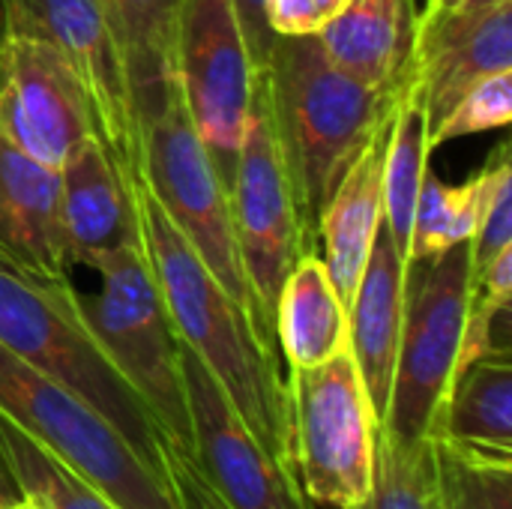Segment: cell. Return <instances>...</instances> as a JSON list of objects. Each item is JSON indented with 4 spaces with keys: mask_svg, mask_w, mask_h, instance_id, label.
<instances>
[{
    "mask_svg": "<svg viewBox=\"0 0 512 509\" xmlns=\"http://www.w3.org/2000/svg\"><path fill=\"white\" fill-rule=\"evenodd\" d=\"M138 207L141 246L180 342L222 387L252 438L285 468H294L291 396L279 351L252 315L222 288L198 252L165 216L141 177H129Z\"/></svg>",
    "mask_w": 512,
    "mask_h": 509,
    "instance_id": "6da1fadb",
    "label": "cell"
},
{
    "mask_svg": "<svg viewBox=\"0 0 512 509\" xmlns=\"http://www.w3.org/2000/svg\"><path fill=\"white\" fill-rule=\"evenodd\" d=\"M258 87L303 249L318 252V225L330 195L387 126L402 87L387 90L351 78L327 60L318 36H273Z\"/></svg>",
    "mask_w": 512,
    "mask_h": 509,
    "instance_id": "7a4b0ae2",
    "label": "cell"
},
{
    "mask_svg": "<svg viewBox=\"0 0 512 509\" xmlns=\"http://www.w3.org/2000/svg\"><path fill=\"white\" fill-rule=\"evenodd\" d=\"M0 348L90 402L162 474V429L93 339L69 279L36 276L0 255Z\"/></svg>",
    "mask_w": 512,
    "mask_h": 509,
    "instance_id": "3957f363",
    "label": "cell"
},
{
    "mask_svg": "<svg viewBox=\"0 0 512 509\" xmlns=\"http://www.w3.org/2000/svg\"><path fill=\"white\" fill-rule=\"evenodd\" d=\"M99 276L96 294H78V309L114 369L147 405L162 435L192 456V426L180 339L150 273L144 246H123L87 264Z\"/></svg>",
    "mask_w": 512,
    "mask_h": 509,
    "instance_id": "277c9868",
    "label": "cell"
},
{
    "mask_svg": "<svg viewBox=\"0 0 512 509\" xmlns=\"http://www.w3.org/2000/svg\"><path fill=\"white\" fill-rule=\"evenodd\" d=\"M471 309V243L408 264L405 324L381 432L405 447L438 435Z\"/></svg>",
    "mask_w": 512,
    "mask_h": 509,
    "instance_id": "5b68a950",
    "label": "cell"
},
{
    "mask_svg": "<svg viewBox=\"0 0 512 509\" xmlns=\"http://www.w3.org/2000/svg\"><path fill=\"white\" fill-rule=\"evenodd\" d=\"M138 138H141V174L138 177L147 183V189L153 192L165 216L186 237V243L198 252L207 270L252 315L261 336L276 348V342L261 324V315H258L240 252H237L228 186L219 177L207 147L201 144L192 126L177 78L165 87V96L156 105V111L138 126Z\"/></svg>",
    "mask_w": 512,
    "mask_h": 509,
    "instance_id": "8992f818",
    "label": "cell"
},
{
    "mask_svg": "<svg viewBox=\"0 0 512 509\" xmlns=\"http://www.w3.org/2000/svg\"><path fill=\"white\" fill-rule=\"evenodd\" d=\"M0 411L75 468L114 509H180L165 474L78 393L0 348Z\"/></svg>",
    "mask_w": 512,
    "mask_h": 509,
    "instance_id": "52a82bcc",
    "label": "cell"
},
{
    "mask_svg": "<svg viewBox=\"0 0 512 509\" xmlns=\"http://www.w3.org/2000/svg\"><path fill=\"white\" fill-rule=\"evenodd\" d=\"M291 441L300 486L312 504L360 507L375 486L378 420L351 351L312 369H291Z\"/></svg>",
    "mask_w": 512,
    "mask_h": 509,
    "instance_id": "ba28073f",
    "label": "cell"
},
{
    "mask_svg": "<svg viewBox=\"0 0 512 509\" xmlns=\"http://www.w3.org/2000/svg\"><path fill=\"white\" fill-rule=\"evenodd\" d=\"M174 78L201 144L225 186H231L258 87V69L234 0H183Z\"/></svg>",
    "mask_w": 512,
    "mask_h": 509,
    "instance_id": "9c48e42d",
    "label": "cell"
},
{
    "mask_svg": "<svg viewBox=\"0 0 512 509\" xmlns=\"http://www.w3.org/2000/svg\"><path fill=\"white\" fill-rule=\"evenodd\" d=\"M30 33L51 42L78 72L96 135L114 162L129 174H141V138L132 90L120 60L117 39L99 0H0V33Z\"/></svg>",
    "mask_w": 512,
    "mask_h": 509,
    "instance_id": "30bf717a",
    "label": "cell"
},
{
    "mask_svg": "<svg viewBox=\"0 0 512 509\" xmlns=\"http://www.w3.org/2000/svg\"><path fill=\"white\" fill-rule=\"evenodd\" d=\"M228 201H231V225H234L237 252H240L261 324L276 342V333H273L276 297L288 270L306 249L300 240L288 177L276 150V138L270 129L261 87H255V105H252L243 147H240L234 177L228 186Z\"/></svg>",
    "mask_w": 512,
    "mask_h": 509,
    "instance_id": "8fae6325",
    "label": "cell"
},
{
    "mask_svg": "<svg viewBox=\"0 0 512 509\" xmlns=\"http://www.w3.org/2000/svg\"><path fill=\"white\" fill-rule=\"evenodd\" d=\"M180 366L192 426L189 459L228 509H315L297 471L285 468L252 438L222 387L183 342Z\"/></svg>",
    "mask_w": 512,
    "mask_h": 509,
    "instance_id": "7c38bea8",
    "label": "cell"
},
{
    "mask_svg": "<svg viewBox=\"0 0 512 509\" xmlns=\"http://www.w3.org/2000/svg\"><path fill=\"white\" fill-rule=\"evenodd\" d=\"M0 132L54 171L84 135L96 132L78 72L39 36L0 33Z\"/></svg>",
    "mask_w": 512,
    "mask_h": 509,
    "instance_id": "4fadbf2b",
    "label": "cell"
},
{
    "mask_svg": "<svg viewBox=\"0 0 512 509\" xmlns=\"http://www.w3.org/2000/svg\"><path fill=\"white\" fill-rule=\"evenodd\" d=\"M512 69V0L477 18L417 15L411 81L423 96L429 132L483 78Z\"/></svg>",
    "mask_w": 512,
    "mask_h": 509,
    "instance_id": "5bb4252c",
    "label": "cell"
},
{
    "mask_svg": "<svg viewBox=\"0 0 512 509\" xmlns=\"http://www.w3.org/2000/svg\"><path fill=\"white\" fill-rule=\"evenodd\" d=\"M60 222L72 267L123 246H141L138 207L129 174L105 150L102 138L84 135L63 159Z\"/></svg>",
    "mask_w": 512,
    "mask_h": 509,
    "instance_id": "9a60e30c",
    "label": "cell"
},
{
    "mask_svg": "<svg viewBox=\"0 0 512 509\" xmlns=\"http://www.w3.org/2000/svg\"><path fill=\"white\" fill-rule=\"evenodd\" d=\"M0 255L18 267L69 279L60 222V171L36 162L0 132Z\"/></svg>",
    "mask_w": 512,
    "mask_h": 509,
    "instance_id": "2e32d148",
    "label": "cell"
},
{
    "mask_svg": "<svg viewBox=\"0 0 512 509\" xmlns=\"http://www.w3.org/2000/svg\"><path fill=\"white\" fill-rule=\"evenodd\" d=\"M405 297L408 264L396 252L387 228L381 225L369 264L348 306V351L354 357L378 426L384 423L390 405L396 354L405 324Z\"/></svg>",
    "mask_w": 512,
    "mask_h": 509,
    "instance_id": "e0dca14e",
    "label": "cell"
},
{
    "mask_svg": "<svg viewBox=\"0 0 512 509\" xmlns=\"http://www.w3.org/2000/svg\"><path fill=\"white\" fill-rule=\"evenodd\" d=\"M387 126L366 144L360 159L348 168L336 192L330 195L318 225V255L330 273L345 309L357 291V282L369 264L372 246L384 225V150Z\"/></svg>",
    "mask_w": 512,
    "mask_h": 509,
    "instance_id": "ac0fdd59",
    "label": "cell"
},
{
    "mask_svg": "<svg viewBox=\"0 0 512 509\" xmlns=\"http://www.w3.org/2000/svg\"><path fill=\"white\" fill-rule=\"evenodd\" d=\"M417 15V0H348L315 36L351 78L399 90L411 75Z\"/></svg>",
    "mask_w": 512,
    "mask_h": 509,
    "instance_id": "d6986e66",
    "label": "cell"
},
{
    "mask_svg": "<svg viewBox=\"0 0 512 509\" xmlns=\"http://www.w3.org/2000/svg\"><path fill=\"white\" fill-rule=\"evenodd\" d=\"M273 333L288 369L321 366L348 348V309L318 252H303L288 270L273 309Z\"/></svg>",
    "mask_w": 512,
    "mask_h": 509,
    "instance_id": "ffe728a7",
    "label": "cell"
},
{
    "mask_svg": "<svg viewBox=\"0 0 512 509\" xmlns=\"http://www.w3.org/2000/svg\"><path fill=\"white\" fill-rule=\"evenodd\" d=\"M120 48L138 126L174 81V39L183 0H99Z\"/></svg>",
    "mask_w": 512,
    "mask_h": 509,
    "instance_id": "44dd1931",
    "label": "cell"
},
{
    "mask_svg": "<svg viewBox=\"0 0 512 509\" xmlns=\"http://www.w3.org/2000/svg\"><path fill=\"white\" fill-rule=\"evenodd\" d=\"M429 156H432L429 114L420 90L408 75L390 114V132L384 150V228L396 252L405 258V264L411 249L417 201L429 177Z\"/></svg>",
    "mask_w": 512,
    "mask_h": 509,
    "instance_id": "7402d4cb",
    "label": "cell"
},
{
    "mask_svg": "<svg viewBox=\"0 0 512 509\" xmlns=\"http://www.w3.org/2000/svg\"><path fill=\"white\" fill-rule=\"evenodd\" d=\"M438 435L512 453V357H477L456 372Z\"/></svg>",
    "mask_w": 512,
    "mask_h": 509,
    "instance_id": "603a6c76",
    "label": "cell"
},
{
    "mask_svg": "<svg viewBox=\"0 0 512 509\" xmlns=\"http://www.w3.org/2000/svg\"><path fill=\"white\" fill-rule=\"evenodd\" d=\"M0 456L21 492L36 509H114L75 468L0 411Z\"/></svg>",
    "mask_w": 512,
    "mask_h": 509,
    "instance_id": "cb8c5ba5",
    "label": "cell"
},
{
    "mask_svg": "<svg viewBox=\"0 0 512 509\" xmlns=\"http://www.w3.org/2000/svg\"><path fill=\"white\" fill-rule=\"evenodd\" d=\"M438 509H512V453L429 438Z\"/></svg>",
    "mask_w": 512,
    "mask_h": 509,
    "instance_id": "d4e9b609",
    "label": "cell"
},
{
    "mask_svg": "<svg viewBox=\"0 0 512 509\" xmlns=\"http://www.w3.org/2000/svg\"><path fill=\"white\" fill-rule=\"evenodd\" d=\"M486 192H489V165H483L477 177L459 186L444 183L429 171L414 213L408 264L441 255L450 246L471 243L483 213Z\"/></svg>",
    "mask_w": 512,
    "mask_h": 509,
    "instance_id": "484cf974",
    "label": "cell"
},
{
    "mask_svg": "<svg viewBox=\"0 0 512 509\" xmlns=\"http://www.w3.org/2000/svg\"><path fill=\"white\" fill-rule=\"evenodd\" d=\"M354 509H438L429 441L405 447L378 429L375 486Z\"/></svg>",
    "mask_w": 512,
    "mask_h": 509,
    "instance_id": "4316f807",
    "label": "cell"
},
{
    "mask_svg": "<svg viewBox=\"0 0 512 509\" xmlns=\"http://www.w3.org/2000/svg\"><path fill=\"white\" fill-rule=\"evenodd\" d=\"M512 123V69L495 72L477 81L453 108L450 114L429 132L432 150L450 144L456 138L480 135L489 129H504Z\"/></svg>",
    "mask_w": 512,
    "mask_h": 509,
    "instance_id": "83f0119b",
    "label": "cell"
},
{
    "mask_svg": "<svg viewBox=\"0 0 512 509\" xmlns=\"http://www.w3.org/2000/svg\"><path fill=\"white\" fill-rule=\"evenodd\" d=\"M489 192L471 237V276L483 273L501 252L512 249V165L510 144L489 156Z\"/></svg>",
    "mask_w": 512,
    "mask_h": 509,
    "instance_id": "f1b7e54d",
    "label": "cell"
},
{
    "mask_svg": "<svg viewBox=\"0 0 512 509\" xmlns=\"http://www.w3.org/2000/svg\"><path fill=\"white\" fill-rule=\"evenodd\" d=\"M159 465L180 509H228V504L198 474L195 462L186 453H180L168 438H162L159 444Z\"/></svg>",
    "mask_w": 512,
    "mask_h": 509,
    "instance_id": "f546056e",
    "label": "cell"
},
{
    "mask_svg": "<svg viewBox=\"0 0 512 509\" xmlns=\"http://www.w3.org/2000/svg\"><path fill=\"white\" fill-rule=\"evenodd\" d=\"M264 6H267V0H234L237 18H240V24H243L246 42H249V54H252L258 72L264 69L267 54H270V45H273V33H270V27H267Z\"/></svg>",
    "mask_w": 512,
    "mask_h": 509,
    "instance_id": "4dcf8cb0",
    "label": "cell"
},
{
    "mask_svg": "<svg viewBox=\"0 0 512 509\" xmlns=\"http://www.w3.org/2000/svg\"><path fill=\"white\" fill-rule=\"evenodd\" d=\"M495 3H501V0H429L420 15H465V18H477L483 12H489Z\"/></svg>",
    "mask_w": 512,
    "mask_h": 509,
    "instance_id": "1f68e13d",
    "label": "cell"
},
{
    "mask_svg": "<svg viewBox=\"0 0 512 509\" xmlns=\"http://www.w3.org/2000/svg\"><path fill=\"white\" fill-rule=\"evenodd\" d=\"M18 504H21V492H18V486H15V480H12V474L0 456V507H18Z\"/></svg>",
    "mask_w": 512,
    "mask_h": 509,
    "instance_id": "d6a6232c",
    "label": "cell"
},
{
    "mask_svg": "<svg viewBox=\"0 0 512 509\" xmlns=\"http://www.w3.org/2000/svg\"><path fill=\"white\" fill-rule=\"evenodd\" d=\"M309 3H312V6H315V12L321 15V21L327 24V21H330V18H333V15L342 9L348 0H309Z\"/></svg>",
    "mask_w": 512,
    "mask_h": 509,
    "instance_id": "836d02e7",
    "label": "cell"
},
{
    "mask_svg": "<svg viewBox=\"0 0 512 509\" xmlns=\"http://www.w3.org/2000/svg\"><path fill=\"white\" fill-rule=\"evenodd\" d=\"M18 509H36V507H30V504H21V507Z\"/></svg>",
    "mask_w": 512,
    "mask_h": 509,
    "instance_id": "e575fe53",
    "label": "cell"
},
{
    "mask_svg": "<svg viewBox=\"0 0 512 509\" xmlns=\"http://www.w3.org/2000/svg\"><path fill=\"white\" fill-rule=\"evenodd\" d=\"M18 507H21V504H18ZM18 507H0V509H18Z\"/></svg>",
    "mask_w": 512,
    "mask_h": 509,
    "instance_id": "d590c367",
    "label": "cell"
}]
</instances>
